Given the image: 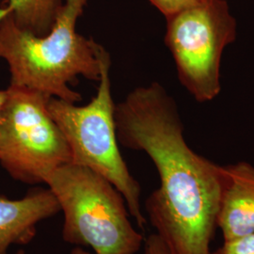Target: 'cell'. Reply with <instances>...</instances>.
I'll return each mask as SVG.
<instances>
[{
  "label": "cell",
  "mask_w": 254,
  "mask_h": 254,
  "mask_svg": "<svg viewBox=\"0 0 254 254\" xmlns=\"http://www.w3.org/2000/svg\"><path fill=\"white\" fill-rule=\"evenodd\" d=\"M46 185L64 214L63 237L96 254H136L143 236L129 220L121 192L91 169L70 163L55 170Z\"/></svg>",
  "instance_id": "3957f363"
},
{
  "label": "cell",
  "mask_w": 254,
  "mask_h": 254,
  "mask_svg": "<svg viewBox=\"0 0 254 254\" xmlns=\"http://www.w3.org/2000/svg\"><path fill=\"white\" fill-rule=\"evenodd\" d=\"M6 98H7V90L0 91V116H1V111L3 109L4 104H5Z\"/></svg>",
  "instance_id": "4fadbf2b"
},
{
  "label": "cell",
  "mask_w": 254,
  "mask_h": 254,
  "mask_svg": "<svg viewBox=\"0 0 254 254\" xmlns=\"http://www.w3.org/2000/svg\"><path fill=\"white\" fill-rule=\"evenodd\" d=\"M211 254H254V234L223 241V244Z\"/></svg>",
  "instance_id": "30bf717a"
},
{
  "label": "cell",
  "mask_w": 254,
  "mask_h": 254,
  "mask_svg": "<svg viewBox=\"0 0 254 254\" xmlns=\"http://www.w3.org/2000/svg\"><path fill=\"white\" fill-rule=\"evenodd\" d=\"M16 254H26V253L24 252V250H19Z\"/></svg>",
  "instance_id": "9a60e30c"
},
{
  "label": "cell",
  "mask_w": 254,
  "mask_h": 254,
  "mask_svg": "<svg viewBox=\"0 0 254 254\" xmlns=\"http://www.w3.org/2000/svg\"><path fill=\"white\" fill-rule=\"evenodd\" d=\"M71 254H91L86 251H84L82 248H74L71 252Z\"/></svg>",
  "instance_id": "5bb4252c"
},
{
  "label": "cell",
  "mask_w": 254,
  "mask_h": 254,
  "mask_svg": "<svg viewBox=\"0 0 254 254\" xmlns=\"http://www.w3.org/2000/svg\"><path fill=\"white\" fill-rule=\"evenodd\" d=\"M65 0H4L0 21L10 15L20 28L43 36L54 26Z\"/></svg>",
  "instance_id": "9c48e42d"
},
{
  "label": "cell",
  "mask_w": 254,
  "mask_h": 254,
  "mask_svg": "<svg viewBox=\"0 0 254 254\" xmlns=\"http://www.w3.org/2000/svg\"><path fill=\"white\" fill-rule=\"evenodd\" d=\"M89 1L65 0L54 26L43 36L20 28L10 15L0 21V60L9 67L10 86L73 104L81 101L80 93L70 85L78 76L99 81L107 51L76 32Z\"/></svg>",
  "instance_id": "7a4b0ae2"
},
{
  "label": "cell",
  "mask_w": 254,
  "mask_h": 254,
  "mask_svg": "<svg viewBox=\"0 0 254 254\" xmlns=\"http://www.w3.org/2000/svg\"><path fill=\"white\" fill-rule=\"evenodd\" d=\"M217 228L223 241L254 234V166L240 161L222 166Z\"/></svg>",
  "instance_id": "52a82bcc"
},
{
  "label": "cell",
  "mask_w": 254,
  "mask_h": 254,
  "mask_svg": "<svg viewBox=\"0 0 254 254\" xmlns=\"http://www.w3.org/2000/svg\"><path fill=\"white\" fill-rule=\"evenodd\" d=\"M236 36L237 23L226 0H199L167 18L165 44L179 81L197 102L219 94L222 56Z\"/></svg>",
  "instance_id": "8992f818"
},
{
  "label": "cell",
  "mask_w": 254,
  "mask_h": 254,
  "mask_svg": "<svg viewBox=\"0 0 254 254\" xmlns=\"http://www.w3.org/2000/svg\"><path fill=\"white\" fill-rule=\"evenodd\" d=\"M61 211L49 189L36 188L19 200L0 196V254L11 245H26L36 236L37 225Z\"/></svg>",
  "instance_id": "ba28073f"
},
{
  "label": "cell",
  "mask_w": 254,
  "mask_h": 254,
  "mask_svg": "<svg viewBox=\"0 0 254 254\" xmlns=\"http://www.w3.org/2000/svg\"><path fill=\"white\" fill-rule=\"evenodd\" d=\"M110 66V56L106 51L97 92L89 104L76 106L51 97L48 110L70 147L72 163L89 168L110 182L123 195L136 224L143 229L146 218L140 206L141 189L119 150Z\"/></svg>",
  "instance_id": "277c9868"
},
{
  "label": "cell",
  "mask_w": 254,
  "mask_h": 254,
  "mask_svg": "<svg viewBox=\"0 0 254 254\" xmlns=\"http://www.w3.org/2000/svg\"><path fill=\"white\" fill-rule=\"evenodd\" d=\"M0 4H1V2H0Z\"/></svg>",
  "instance_id": "2e32d148"
},
{
  "label": "cell",
  "mask_w": 254,
  "mask_h": 254,
  "mask_svg": "<svg viewBox=\"0 0 254 254\" xmlns=\"http://www.w3.org/2000/svg\"><path fill=\"white\" fill-rule=\"evenodd\" d=\"M118 140L152 159L160 186L145 208L170 254H211L222 166L194 152L176 103L158 82L137 87L115 107Z\"/></svg>",
  "instance_id": "6da1fadb"
},
{
  "label": "cell",
  "mask_w": 254,
  "mask_h": 254,
  "mask_svg": "<svg viewBox=\"0 0 254 254\" xmlns=\"http://www.w3.org/2000/svg\"><path fill=\"white\" fill-rule=\"evenodd\" d=\"M143 254H170L161 238L156 234L151 235L144 241Z\"/></svg>",
  "instance_id": "7c38bea8"
},
{
  "label": "cell",
  "mask_w": 254,
  "mask_h": 254,
  "mask_svg": "<svg viewBox=\"0 0 254 254\" xmlns=\"http://www.w3.org/2000/svg\"><path fill=\"white\" fill-rule=\"evenodd\" d=\"M0 116V164L17 181L45 184L55 170L72 163L66 138L48 110L51 98L10 86Z\"/></svg>",
  "instance_id": "5b68a950"
},
{
  "label": "cell",
  "mask_w": 254,
  "mask_h": 254,
  "mask_svg": "<svg viewBox=\"0 0 254 254\" xmlns=\"http://www.w3.org/2000/svg\"><path fill=\"white\" fill-rule=\"evenodd\" d=\"M154 8L158 9L166 19L173 16L192 5L199 0H148Z\"/></svg>",
  "instance_id": "8fae6325"
}]
</instances>
